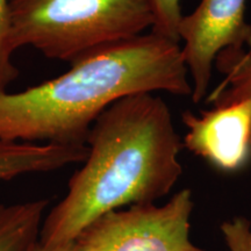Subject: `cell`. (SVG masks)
Wrapping results in <instances>:
<instances>
[{"label": "cell", "instance_id": "1", "mask_svg": "<svg viewBox=\"0 0 251 251\" xmlns=\"http://www.w3.org/2000/svg\"><path fill=\"white\" fill-rule=\"evenodd\" d=\"M89 153L72 175L68 193L43 220L40 246L74 242L100 216L124 207L155 203L183 174V148L169 106L140 93L106 108L87 135Z\"/></svg>", "mask_w": 251, "mask_h": 251}, {"label": "cell", "instance_id": "7", "mask_svg": "<svg viewBox=\"0 0 251 251\" xmlns=\"http://www.w3.org/2000/svg\"><path fill=\"white\" fill-rule=\"evenodd\" d=\"M87 146H61L0 140V181L24 175L56 171L86 159Z\"/></svg>", "mask_w": 251, "mask_h": 251}, {"label": "cell", "instance_id": "13", "mask_svg": "<svg viewBox=\"0 0 251 251\" xmlns=\"http://www.w3.org/2000/svg\"><path fill=\"white\" fill-rule=\"evenodd\" d=\"M35 251H75L74 250V244L71 243H68V244H64V246H59V247H55V248H43L40 246L36 247Z\"/></svg>", "mask_w": 251, "mask_h": 251}, {"label": "cell", "instance_id": "5", "mask_svg": "<svg viewBox=\"0 0 251 251\" xmlns=\"http://www.w3.org/2000/svg\"><path fill=\"white\" fill-rule=\"evenodd\" d=\"M247 0H200L179 25L185 65L191 76L193 102L205 99L213 67L226 49L247 48L251 41V25L246 20Z\"/></svg>", "mask_w": 251, "mask_h": 251}, {"label": "cell", "instance_id": "6", "mask_svg": "<svg viewBox=\"0 0 251 251\" xmlns=\"http://www.w3.org/2000/svg\"><path fill=\"white\" fill-rule=\"evenodd\" d=\"M183 147L225 172L242 169L251 158V100L218 106L199 115L183 113Z\"/></svg>", "mask_w": 251, "mask_h": 251}, {"label": "cell", "instance_id": "4", "mask_svg": "<svg viewBox=\"0 0 251 251\" xmlns=\"http://www.w3.org/2000/svg\"><path fill=\"white\" fill-rule=\"evenodd\" d=\"M194 202L188 188L165 205H134L109 212L72 242L75 251H206L190 238Z\"/></svg>", "mask_w": 251, "mask_h": 251}, {"label": "cell", "instance_id": "3", "mask_svg": "<svg viewBox=\"0 0 251 251\" xmlns=\"http://www.w3.org/2000/svg\"><path fill=\"white\" fill-rule=\"evenodd\" d=\"M15 50L33 47L72 63L152 26L147 0H9Z\"/></svg>", "mask_w": 251, "mask_h": 251}, {"label": "cell", "instance_id": "8", "mask_svg": "<svg viewBox=\"0 0 251 251\" xmlns=\"http://www.w3.org/2000/svg\"><path fill=\"white\" fill-rule=\"evenodd\" d=\"M47 199L0 205V251H35Z\"/></svg>", "mask_w": 251, "mask_h": 251}, {"label": "cell", "instance_id": "10", "mask_svg": "<svg viewBox=\"0 0 251 251\" xmlns=\"http://www.w3.org/2000/svg\"><path fill=\"white\" fill-rule=\"evenodd\" d=\"M14 51L9 0H0V92L8 91L19 77V69L13 62Z\"/></svg>", "mask_w": 251, "mask_h": 251}, {"label": "cell", "instance_id": "9", "mask_svg": "<svg viewBox=\"0 0 251 251\" xmlns=\"http://www.w3.org/2000/svg\"><path fill=\"white\" fill-rule=\"evenodd\" d=\"M214 65L224 79L207 98L213 107L251 100V41L247 48L226 49L220 52Z\"/></svg>", "mask_w": 251, "mask_h": 251}, {"label": "cell", "instance_id": "2", "mask_svg": "<svg viewBox=\"0 0 251 251\" xmlns=\"http://www.w3.org/2000/svg\"><path fill=\"white\" fill-rule=\"evenodd\" d=\"M65 74L20 92H0V140L86 146L94 121L125 97L192 96L181 47L149 34L100 47Z\"/></svg>", "mask_w": 251, "mask_h": 251}, {"label": "cell", "instance_id": "12", "mask_svg": "<svg viewBox=\"0 0 251 251\" xmlns=\"http://www.w3.org/2000/svg\"><path fill=\"white\" fill-rule=\"evenodd\" d=\"M221 231L229 251H251V221L243 216L225 221Z\"/></svg>", "mask_w": 251, "mask_h": 251}, {"label": "cell", "instance_id": "11", "mask_svg": "<svg viewBox=\"0 0 251 251\" xmlns=\"http://www.w3.org/2000/svg\"><path fill=\"white\" fill-rule=\"evenodd\" d=\"M152 14L151 33L179 43L180 0H147Z\"/></svg>", "mask_w": 251, "mask_h": 251}]
</instances>
